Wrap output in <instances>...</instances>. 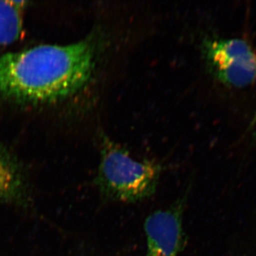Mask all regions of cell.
<instances>
[{"instance_id":"cell-1","label":"cell","mask_w":256,"mask_h":256,"mask_svg":"<svg viewBox=\"0 0 256 256\" xmlns=\"http://www.w3.org/2000/svg\"><path fill=\"white\" fill-rule=\"evenodd\" d=\"M94 63L90 40L6 54L0 56V96L33 102L60 100L86 86Z\"/></svg>"},{"instance_id":"cell-2","label":"cell","mask_w":256,"mask_h":256,"mask_svg":"<svg viewBox=\"0 0 256 256\" xmlns=\"http://www.w3.org/2000/svg\"><path fill=\"white\" fill-rule=\"evenodd\" d=\"M162 170L159 162L136 160L126 149L104 137L94 183L104 202L139 203L156 193Z\"/></svg>"},{"instance_id":"cell-3","label":"cell","mask_w":256,"mask_h":256,"mask_svg":"<svg viewBox=\"0 0 256 256\" xmlns=\"http://www.w3.org/2000/svg\"><path fill=\"white\" fill-rule=\"evenodd\" d=\"M203 53L212 74L226 85L242 88L256 80V54L245 40H205Z\"/></svg>"},{"instance_id":"cell-4","label":"cell","mask_w":256,"mask_h":256,"mask_svg":"<svg viewBox=\"0 0 256 256\" xmlns=\"http://www.w3.org/2000/svg\"><path fill=\"white\" fill-rule=\"evenodd\" d=\"M190 186L169 206L152 212L144 222L146 256H178L186 245L184 217Z\"/></svg>"},{"instance_id":"cell-5","label":"cell","mask_w":256,"mask_h":256,"mask_svg":"<svg viewBox=\"0 0 256 256\" xmlns=\"http://www.w3.org/2000/svg\"><path fill=\"white\" fill-rule=\"evenodd\" d=\"M31 203L26 171L11 152L0 146V205L28 208Z\"/></svg>"},{"instance_id":"cell-6","label":"cell","mask_w":256,"mask_h":256,"mask_svg":"<svg viewBox=\"0 0 256 256\" xmlns=\"http://www.w3.org/2000/svg\"><path fill=\"white\" fill-rule=\"evenodd\" d=\"M26 1H0V46L14 43L23 31Z\"/></svg>"},{"instance_id":"cell-7","label":"cell","mask_w":256,"mask_h":256,"mask_svg":"<svg viewBox=\"0 0 256 256\" xmlns=\"http://www.w3.org/2000/svg\"><path fill=\"white\" fill-rule=\"evenodd\" d=\"M247 131H248L254 137H256V112L254 114L252 120H250V124H249Z\"/></svg>"}]
</instances>
